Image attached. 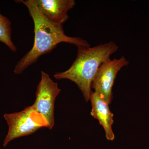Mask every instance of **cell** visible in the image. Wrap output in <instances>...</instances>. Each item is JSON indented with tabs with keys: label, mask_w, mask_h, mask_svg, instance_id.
Returning a JSON list of instances; mask_svg holds the SVG:
<instances>
[{
	"label": "cell",
	"mask_w": 149,
	"mask_h": 149,
	"mask_svg": "<svg viewBox=\"0 0 149 149\" xmlns=\"http://www.w3.org/2000/svg\"><path fill=\"white\" fill-rule=\"evenodd\" d=\"M27 7L34 24L33 47L17 63L14 72L20 74L28 67L35 63L41 56L52 52L59 43L74 45L77 48H89L86 40L78 37H71L65 33L63 24H55L46 18L39 10L35 0L22 1Z\"/></svg>",
	"instance_id": "obj_1"
},
{
	"label": "cell",
	"mask_w": 149,
	"mask_h": 149,
	"mask_svg": "<svg viewBox=\"0 0 149 149\" xmlns=\"http://www.w3.org/2000/svg\"><path fill=\"white\" fill-rule=\"evenodd\" d=\"M118 48L113 42L92 48H78L77 56L71 66L63 72H56L54 77L57 80L68 79L74 82L82 92L85 101L88 102L92 92V82L98 69Z\"/></svg>",
	"instance_id": "obj_2"
},
{
	"label": "cell",
	"mask_w": 149,
	"mask_h": 149,
	"mask_svg": "<svg viewBox=\"0 0 149 149\" xmlns=\"http://www.w3.org/2000/svg\"><path fill=\"white\" fill-rule=\"evenodd\" d=\"M3 116L8 126V132L3 143L4 147L14 139L31 135L42 127L47 128L45 121L32 106L18 112L6 113Z\"/></svg>",
	"instance_id": "obj_3"
},
{
	"label": "cell",
	"mask_w": 149,
	"mask_h": 149,
	"mask_svg": "<svg viewBox=\"0 0 149 149\" xmlns=\"http://www.w3.org/2000/svg\"><path fill=\"white\" fill-rule=\"evenodd\" d=\"M61 91L57 83L54 82L49 74L42 71L41 81L36 89V99L32 106L45 121L49 129H52L54 125L55 102Z\"/></svg>",
	"instance_id": "obj_4"
},
{
	"label": "cell",
	"mask_w": 149,
	"mask_h": 149,
	"mask_svg": "<svg viewBox=\"0 0 149 149\" xmlns=\"http://www.w3.org/2000/svg\"><path fill=\"white\" fill-rule=\"evenodd\" d=\"M129 63V62L123 56L119 59L110 58L103 63L97 71L91 88L109 104L113 99L112 88L117 73Z\"/></svg>",
	"instance_id": "obj_5"
},
{
	"label": "cell",
	"mask_w": 149,
	"mask_h": 149,
	"mask_svg": "<svg viewBox=\"0 0 149 149\" xmlns=\"http://www.w3.org/2000/svg\"><path fill=\"white\" fill-rule=\"evenodd\" d=\"M39 10L46 18L63 24L69 19L68 12L75 5L74 0H35Z\"/></svg>",
	"instance_id": "obj_6"
},
{
	"label": "cell",
	"mask_w": 149,
	"mask_h": 149,
	"mask_svg": "<svg viewBox=\"0 0 149 149\" xmlns=\"http://www.w3.org/2000/svg\"><path fill=\"white\" fill-rule=\"evenodd\" d=\"M90 100L92 107L91 115L98 120L104 128L106 139L108 141H113L115 136L112 128L114 122L113 114L110 110L109 104L93 91Z\"/></svg>",
	"instance_id": "obj_7"
},
{
	"label": "cell",
	"mask_w": 149,
	"mask_h": 149,
	"mask_svg": "<svg viewBox=\"0 0 149 149\" xmlns=\"http://www.w3.org/2000/svg\"><path fill=\"white\" fill-rule=\"evenodd\" d=\"M11 22L6 17L1 13L0 10V42L6 45L13 52H16L17 47L11 40Z\"/></svg>",
	"instance_id": "obj_8"
}]
</instances>
